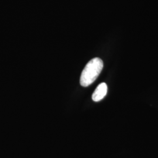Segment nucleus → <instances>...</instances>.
<instances>
[{"label": "nucleus", "mask_w": 158, "mask_h": 158, "mask_svg": "<svg viewBox=\"0 0 158 158\" xmlns=\"http://www.w3.org/2000/svg\"><path fill=\"white\" fill-rule=\"evenodd\" d=\"M107 85L105 83H102L98 85L92 95L94 102H98L102 100L107 93Z\"/></svg>", "instance_id": "2"}, {"label": "nucleus", "mask_w": 158, "mask_h": 158, "mask_svg": "<svg viewBox=\"0 0 158 158\" xmlns=\"http://www.w3.org/2000/svg\"><path fill=\"white\" fill-rule=\"evenodd\" d=\"M102 68L103 62L101 59L95 57L91 59L82 71L80 80L81 85L87 87L91 85L98 77Z\"/></svg>", "instance_id": "1"}]
</instances>
